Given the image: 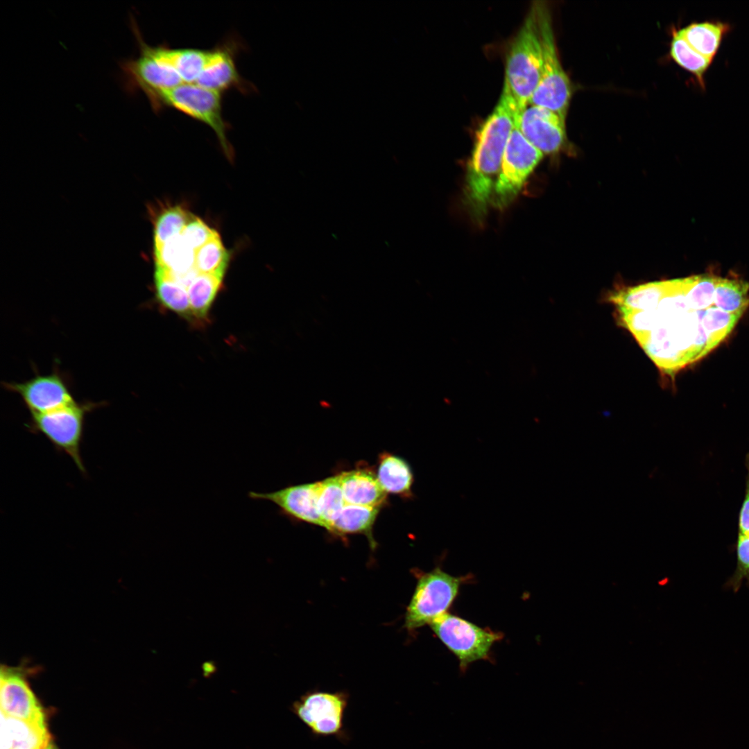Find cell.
<instances>
[{
    "mask_svg": "<svg viewBox=\"0 0 749 749\" xmlns=\"http://www.w3.org/2000/svg\"><path fill=\"white\" fill-rule=\"evenodd\" d=\"M609 300L621 325L674 377L731 334L749 307V282L706 273L620 289Z\"/></svg>",
    "mask_w": 749,
    "mask_h": 749,
    "instance_id": "6da1fadb",
    "label": "cell"
},
{
    "mask_svg": "<svg viewBox=\"0 0 749 749\" xmlns=\"http://www.w3.org/2000/svg\"><path fill=\"white\" fill-rule=\"evenodd\" d=\"M519 113L515 99L503 85L494 110L476 132L467 165L464 200L477 221H482L492 201L503 152Z\"/></svg>",
    "mask_w": 749,
    "mask_h": 749,
    "instance_id": "7a4b0ae2",
    "label": "cell"
},
{
    "mask_svg": "<svg viewBox=\"0 0 749 749\" xmlns=\"http://www.w3.org/2000/svg\"><path fill=\"white\" fill-rule=\"evenodd\" d=\"M542 53L537 13L533 4L508 50L504 85L520 112L529 104L540 82Z\"/></svg>",
    "mask_w": 749,
    "mask_h": 749,
    "instance_id": "3957f363",
    "label": "cell"
},
{
    "mask_svg": "<svg viewBox=\"0 0 749 749\" xmlns=\"http://www.w3.org/2000/svg\"><path fill=\"white\" fill-rule=\"evenodd\" d=\"M542 53L541 76L529 104L549 109L566 120L571 86L557 52L550 12L543 1L534 3Z\"/></svg>",
    "mask_w": 749,
    "mask_h": 749,
    "instance_id": "277c9868",
    "label": "cell"
},
{
    "mask_svg": "<svg viewBox=\"0 0 749 749\" xmlns=\"http://www.w3.org/2000/svg\"><path fill=\"white\" fill-rule=\"evenodd\" d=\"M221 94L196 83H183L157 94L149 101L155 111L167 107L174 108L209 126L227 157L232 160L234 153L227 137L229 126L223 116Z\"/></svg>",
    "mask_w": 749,
    "mask_h": 749,
    "instance_id": "5b68a950",
    "label": "cell"
},
{
    "mask_svg": "<svg viewBox=\"0 0 749 749\" xmlns=\"http://www.w3.org/2000/svg\"><path fill=\"white\" fill-rule=\"evenodd\" d=\"M472 578L471 576H452L440 566L428 572H420L406 608V628L414 631L425 625L429 626L435 619L448 612L461 585Z\"/></svg>",
    "mask_w": 749,
    "mask_h": 749,
    "instance_id": "8992f818",
    "label": "cell"
},
{
    "mask_svg": "<svg viewBox=\"0 0 749 749\" xmlns=\"http://www.w3.org/2000/svg\"><path fill=\"white\" fill-rule=\"evenodd\" d=\"M350 694L309 690L295 700L290 711L309 729L312 737H334L347 744L351 734L345 725Z\"/></svg>",
    "mask_w": 749,
    "mask_h": 749,
    "instance_id": "52a82bcc",
    "label": "cell"
},
{
    "mask_svg": "<svg viewBox=\"0 0 749 749\" xmlns=\"http://www.w3.org/2000/svg\"><path fill=\"white\" fill-rule=\"evenodd\" d=\"M429 626L457 657L461 672L472 663L490 660L493 645L503 637L501 632L481 628L449 612L435 619Z\"/></svg>",
    "mask_w": 749,
    "mask_h": 749,
    "instance_id": "ba28073f",
    "label": "cell"
},
{
    "mask_svg": "<svg viewBox=\"0 0 749 749\" xmlns=\"http://www.w3.org/2000/svg\"><path fill=\"white\" fill-rule=\"evenodd\" d=\"M94 404L74 403L46 413L32 414L27 427L43 435L56 450L68 455L79 471L86 474L80 455L85 417Z\"/></svg>",
    "mask_w": 749,
    "mask_h": 749,
    "instance_id": "9c48e42d",
    "label": "cell"
},
{
    "mask_svg": "<svg viewBox=\"0 0 749 749\" xmlns=\"http://www.w3.org/2000/svg\"><path fill=\"white\" fill-rule=\"evenodd\" d=\"M132 28L139 46V53L122 62L121 71L128 90L141 91L150 101L157 94L183 83L180 76L167 61L164 45L151 46L145 42L132 21Z\"/></svg>",
    "mask_w": 749,
    "mask_h": 749,
    "instance_id": "30bf717a",
    "label": "cell"
},
{
    "mask_svg": "<svg viewBox=\"0 0 749 749\" xmlns=\"http://www.w3.org/2000/svg\"><path fill=\"white\" fill-rule=\"evenodd\" d=\"M543 155L515 126L503 152L492 203L498 208L508 205Z\"/></svg>",
    "mask_w": 749,
    "mask_h": 749,
    "instance_id": "8fae6325",
    "label": "cell"
},
{
    "mask_svg": "<svg viewBox=\"0 0 749 749\" xmlns=\"http://www.w3.org/2000/svg\"><path fill=\"white\" fill-rule=\"evenodd\" d=\"M38 671L24 660L18 666L2 664L0 670L1 711L6 715L29 722L45 723L42 707L28 682V676Z\"/></svg>",
    "mask_w": 749,
    "mask_h": 749,
    "instance_id": "7c38bea8",
    "label": "cell"
},
{
    "mask_svg": "<svg viewBox=\"0 0 749 749\" xmlns=\"http://www.w3.org/2000/svg\"><path fill=\"white\" fill-rule=\"evenodd\" d=\"M517 127L544 154L558 152L565 143V120L545 107L528 105L519 114Z\"/></svg>",
    "mask_w": 749,
    "mask_h": 749,
    "instance_id": "4fadbf2b",
    "label": "cell"
},
{
    "mask_svg": "<svg viewBox=\"0 0 749 749\" xmlns=\"http://www.w3.org/2000/svg\"><path fill=\"white\" fill-rule=\"evenodd\" d=\"M5 387L21 397L31 415L51 411L76 402L64 379L55 372L38 374L21 383H6Z\"/></svg>",
    "mask_w": 749,
    "mask_h": 749,
    "instance_id": "5bb4252c",
    "label": "cell"
},
{
    "mask_svg": "<svg viewBox=\"0 0 749 749\" xmlns=\"http://www.w3.org/2000/svg\"><path fill=\"white\" fill-rule=\"evenodd\" d=\"M248 497L254 500L272 502L282 515L293 520L327 529L318 510V482L289 485L271 492L250 491Z\"/></svg>",
    "mask_w": 749,
    "mask_h": 749,
    "instance_id": "9a60e30c",
    "label": "cell"
},
{
    "mask_svg": "<svg viewBox=\"0 0 749 749\" xmlns=\"http://www.w3.org/2000/svg\"><path fill=\"white\" fill-rule=\"evenodd\" d=\"M237 44L228 40L210 49L208 61L194 83L203 87L222 93L230 89L250 92V84L240 76L235 57Z\"/></svg>",
    "mask_w": 749,
    "mask_h": 749,
    "instance_id": "2e32d148",
    "label": "cell"
},
{
    "mask_svg": "<svg viewBox=\"0 0 749 749\" xmlns=\"http://www.w3.org/2000/svg\"><path fill=\"white\" fill-rule=\"evenodd\" d=\"M346 503L381 508L386 501V492L377 476L364 469L343 472L338 474Z\"/></svg>",
    "mask_w": 749,
    "mask_h": 749,
    "instance_id": "e0dca14e",
    "label": "cell"
},
{
    "mask_svg": "<svg viewBox=\"0 0 749 749\" xmlns=\"http://www.w3.org/2000/svg\"><path fill=\"white\" fill-rule=\"evenodd\" d=\"M680 30L696 51L713 61L732 26L728 22L709 20L692 22Z\"/></svg>",
    "mask_w": 749,
    "mask_h": 749,
    "instance_id": "ac0fdd59",
    "label": "cell"
},
{
    "mask_svg": "<svg viewBox=\"0 0 749 749\" xmlns=\"http://www.w3.org/2000/svg\"><path fill=\"white\" fill-rule=\"evenodd\" d=\"M377 480L386 492L404 498L413 495V473L410 465L400 456L389 453L379 456Z\"/></svg>",
    "mask_w": 749,
    "mask_h": 749,
    "instance_id": "d6986e66",
    "label": "cell"
},
{
    "mask_svg": "<svg viewBox=\"0 0 749 749\" xmlns=\"http://www.w3.org/2000/svg\"><path fill=\"white\" fill-rule=\"evenodd\" d=\"M380 508L346 503L330 524L329 533L339 536L347 534L365 535L372 548L376 542L372 536V527Z\"/></svg>",
    "mask_w": 749,
    "mask_h": 749,
    "instance_id": "ffe728a7",
    "label": "cell"
},
{
    "mask_svg": "<svg viewBox=\"0 0 749 749\" xmlns=\"http://www.w3.org/2000/svg\"><path fill=\"white\" fill-rule=\"evenodd\" d=\"M155 266L173 277L184 275L195 269L196 251L180 234L155 248Z\"/></svg>",
    "mask_w": 749,
    "mask_h": 749,
    "instance_id": "44dd1931",
    "label": "cell"
},
{
    "mask_svg": "<svg viewBox=\"0 0 749 749\" xmlns=\"http://www.w3.org/2000/svg\"><path fill=\"white\" fill-rule=\"evenodd\" d=\"M155 286L162 305L181 316L192 318L187 287L158 267L155 270Z\"/></svg>",
    "mask_w": 749,
    "mask_h": 749,
    "instance_id": "7402d4cb",
    "label": "cell"
},
{
    "mask_svg": "<svg viewBox=\"0 0 749 749\" xmlns=\"http://www.w3.org/2000/svg\"><path fill=\"white\" fill-rule=\"evenodd\" d=\"M670 55L677 64L694 76L702 89H705V74L713 61L696 51L680 29L673 32Z\"/></svg>",
    "mask_w": 749,
    "mask_h": 749,
    "instance_id": "603a6c76",
    "label": "cell"
},
{
    "mask_svg": "<svg viewBox=\"0 0 749 749\" xmlns=\"http://www.w3.org/2000/svg\"><path fill=\"white\" fill-rule=\"evenodd\" d=\"M164 52L167 61L183 83H194L208 61L210 49H171L165 45Z\"/></svg>",
    "mask_w": 749,
    "mask_h": 749,
    "instance_id": "cb8c5ba5",
    "label": "cell"
},
{
    "mask_svg": "<svg viewBox=\"0 0 749 749\" xmlns=\"http://www.w3.org/2000/svg\"><path fill=\"white\" fill-rule=\"evenodd\" d=\"M222 278L198 273L187 288L192 318L203 320L221 287Z\"/></svg>",
    "mask_w": 749,
    "mask_h": 749,
    "instance_id": "d4e9b609",
    "label": "cell"
},
{
    "mask_svg": "<svg viewBox=\"0 0 749 749\" xmlns=\"http://www.w3.org/2000/svg\"><path fill=\"white\" fill-rule=\"evenodd\" d=\"M6 716L11 737V749H38L51 741L46 723Z\"/></svg>",
    "mask_w": 749,
    "mask_h": 749,
    "instance_id": "484cf974",
    "label": "cell"
},
{
    "mask_svg": "<svg viewBox=\"0 0 749 749\" xmlns=\"http://www.w3.org/2000/svg\"><path fill=\"white\" fill-rule=\"evenodd\" d=\"M346 504L338 475L318 481V510L330 531V524Z\"/></svg>",
    "mask_w": 749,
    "mask_h": 749,
    "instance_id": "4316f807",
    "label": "cell"
},
{
    "mask_svg": "<svg viewBox=\"0 0 749 749\" xmlns=\"http://www.w3.org/2000/svg\"><path fill=\"white\" fill-rule=\"evenodd\" d=\"M193 216L180 205L170 206L164 209L155 221V248H158L180 235Z\"/></svg>",
    "mask_w": 749,
    "mask_h": 749,
    "instance_id": "83f0119b",
    "label": "cell"
},
{
    "mask_svg": "<svg viewBox=\"0 0 749 749\" xmlns=\"http://www.w3.org/2000/svg\"><path fill=\"white\" fill-rule=\"evenodd\" d=\"M228 262V252L223 245L219 236L210 240L196 251L195 267L200 273L208 274L223 279Z\"/></svg>",
    "mask_w": 749,
    "mask_h": 749,
    "instance_id": "f1b7e54d",
    "label": "cell"
},
{
    "mask_svg": "<svg viewBox=\"0 0 749 749\" xmlns=\"http://www.w3.org/2000/svg\"><path fill=\"white\" fill-rule=\"evenodd\" d=\"M734 550L737 556L736 569L725 587L737 592L744 580L749 586V535L738 534Z\"/></svg>",
    "mask_w": 749,
    "mask_h": 749,
    "instance_id": "f546056e",
    "label": "cell"
},
{
    "mask_svg": "<svg viewBox=\"0 0 749 749\" xmlns=\"http://www.w3.org/2000/svg\"><path fill=\"white\" fill-rule=\"evenodd\" d=\"M180 236L187 245L197 251L208 241L219 235L216 230L209 227L201 219L193 216L182 231Z\"/></svg>",
    "mask_w": 749,
    "mask_h": 749,
    "instance_id": "4dcf8cb0",
    "label": "cell"
},
{
    "mask_svg": "<svg viewBox=\"0 0 749 749\" xmlns=\"http://www.w3.org/2000/svg\"><path fill=\"white\" fill-rule=\"evenodd\" d=\"M746 467L744 497L738 515V534L749 535V454L746 456Z\"/></svg>",
    "mask_w": 749,
    "mask_h": 749,
    "instance_id": "1f68e13d",
    "label": "cell"
},
{
    "mask_svg": "<svg viewBox=\"0 0 749 749\" xmlns=\"http://www.w3.org/2000/svg\"><path fill=\"white\" fill-rule=\"evenodd\" d=\"M12 741L6 714L1 711V748L11 749Z\"/></svg>",
    "mask_w": 749,
    "mask_h": 749,
    "instance_id": "d6a6232c",
    "label": "cell"
},
{
    "mask_svg": "<svg viewBox=\"0 0 749 749\" xmlns=\"http://www.w3.org/2000/svg\"><path fill=\"white\" fill-rule=\"evenodd\" d=\"M47 749H58V748H56V746H54V744H53V743H52V742L51 741V742L49 743V746H48V748H47Z\"/></svg>",
    "mask_w": 749,
    "mask_h": 749,
    "instance_id": "836d02e7",
    "label": "cell"
},
{
    "mask_svg": "<svg viewBox=\"0 0 749 749\" xmlns=\"http://www.w3.org/2000/svg\"><path fill=\"white\" fill-rule=\"evenodd\" d=\"M50 742H51V741H50ZM50 742H49V743H50ZM49 743H45V744L42 745V746H41L40 748H39L38 749H47V748H48V746H49Z\"/></svg>",
    "mask_w": 749,
    "mask_h": 749,
    "instance_id": "e575fe53",
    "label": "cell"
}]
</instances>
